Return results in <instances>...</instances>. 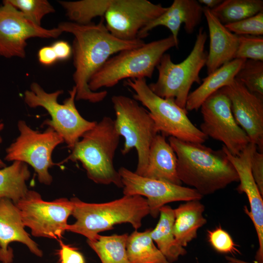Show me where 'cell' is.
Instances as JSON below:
<instances>
[{
	"label": "cell",
	"instance_id": "8fae6325",
	"mask_svg": "<svg viewBox=\"0 0 263 263\" xmlns=\"http://www.w3.org/2000/svg\"><path fill=\"white\" fill-rule=\"evenodd\" d=\"M15 205L24 225L30 229L33 236L58 240L67 230L68 219L73 209L71 200L61 198L47 201L38 192L30 190Z\"/></svg>",
	"mask_w": 263,
	"mask_h": 263
},
{
	"label": "cell",
	"instance_id": "4dcf8cb0",
	"mask_svg": "<svg viewBox=\"0 0 263 263\" xmlns=\"http://www.w3.org/2000/svg\"><path fill=\"white\" fill-rule=\"evenodd\" d=\"M19 10L25 17L36 25L41 26L42 18L55 10L46 0H6Z\"/></svg>",
	"mask_w": 263,
	"mask_h": 263
},
{
	"label": "cell",
	"instance_id": "74e56055",
	"mask_svg": "<svg viewBox=\"0 0 263 263\" xmlns=\"http://www.w3.org/2000/svg\"><path fill=\"white\" fill-rule=\"evenodd\" d=\"M39 62L42 65L50 66L58 60L52 46H46L41 48L38 54Z\"/></svg>",
	"mask_w": 263,
	"mask_h": 263
},
{
	"label": "cell",
	"instance_id": "30bf717a",
	"mask_svg": "<svg viewBox=\"0 0 263 263\" xmlns=\"http://www.w3.org/2000/svg\"><path fill=\"white\" fill-rule=\"evenodd\" d=\"M19 134L6 150L4 160L20 161L31 166L39 182L50 185L53 177L49 169L55 164L52 155L55 149L64 142L63 138L50 127L43 132L31 129L22 120L18 122Z\"/></svg>",
	"mask_w": 263,
	"mask_h": 263
},
{
	"label": "cell",
	"instance_id": "f35d334b",
	"mask_svg": "<svg viewBox=\"0 0 263 263\" xmlns=\"http://www.w3.org/2000/svg\"><path fill=\"white\" fill-rule=\"evenodd\" d=\"M198 2L204 5V7L211 10L219 5L223 0H199Z\"/></svg>",
	"mask_w": 263,
	"mask_h": 263
},
{
	"label": "cell",
	"instance_id": "836d02e7",
	"mask_svg": "<svg viewBox=\"0 0 263 263\" xmlns=\"http://www.w3.org/2000/svg\"><path fill=\"white\" fill-rule=\"evenodd\" d=\"M225 26L230 32L238 36H262L263 35V12Z\"/></svg>",
	"mask_w": 263,
	"mask_h": 263
},
{
	"label": "cell",
	"instance_id": "7402d4cb",
	"mask_svg": "<svg viewBox=\"0 0 263 263\" xmlns=\"http://www.w3.org/2000/svg\"><path fill=\"white\" fill-rule=\"evenodd\" d=\"M245 60L234 59L203 79L200 86L188 94L186 104V110H198L211 94L221 88L230 85Z\"/></svg>",
	"mask_w": 263,
	"mask_h": 263
},
{
	"label": "cell",
	"instance_id": "ab89813d",
	"mask_svg": "<svg viewBox=\"0 0 263 263\" xmlns=\"http://www.w3.org/2000/svg\"><path fill=\"white\" fill-rule=\"evenodd\" d=\"M4 128V124L1 120H0V132ZM2 139L0 135V145L2 143ZM6 166V164L3 162V161L0 158V169L3 168Z\"/></svg>",
	"mask_w": 263,
	"mask_h": 263
},
{
	"label": "cell",
	"instance_id": "484cf974",
	"mask_svg": "<svg viewBox=\"0 0 263 263\" xmlns=\"http://www.w3.org/2000/svg\"><path fill=\"white\" fill-rule=\"evenodd\" d=\"M150 231L135 230L128 236L126 252L129 263H169L154 244Z\"/></svg>",
	"mask_w": 263,
	"mask_h": 263
},
{
	"label": "cell",
	"instance_id": "ac0fdd59",
	"mask_svg": "<svg viewBox=\"0 0 263 263\" xmlns=\"http://www.w3.org/2000/svg\"><path fill=\"white\" fill-rule=\"evenodd\" d=\"M24 227L16 205L9 199L0 198V261L2 263H12L13 252L9 245L15 242L25 244L37 256L42 257V251L31 239Z\"/></svg>",
	"mask_w": 263,
	"mask_h": 263
},
{
	"label": "cell",
	"instance_id": "d4e9b609",
	"mask_svg": "<svg viewBox=\"0 0 263 263\" xmlns=\"http://www.w3.org/2000/svg\"><path fill=\"white\" fill-rule=\"evenodd\" d=\"M30 175L27 164L20 161L0 169V199L7 198L17 204L29 191L26 183Z\"/></svg>",
	"mask_w": 263,
	"mask_h": 263
},
{
	"label": "cell",
	"instance_id": "8d00e7d4",
	"mask_svg": "<svg viewBox=\"0 0 263 263\" xmlns=\"http://www.w3.org/2000/svg\"><path fill=\"white\" fill-rule=\"evenodd\" d=\"M51 46L58 60H66L69 59L72 54V48L66 41L58 40Z\"/></svg>",
	"mask_w": 263,
	"mask_h": 263
},
{
	"label": "cell",
	"instance_id": "44dd1931",
	"mask_svg": "<svg viewBox=\"0 0 263 263\" xmlns=\"http://www.w3.org/2000/svg\"><path fill=\"white\" fill-rule=\"evenodd\" d=\"M177 165L176 155L166 136L158 133L150 146L148 165L143 176L181 185Z\"/></svg>",
	"mask_w": 263,
	"mask_h": 263
},
{
	"label": "cell",
	"instance_id": "8992f818",
	"mask_svg": "<svg viewBox=\"0 0 263 263\" xmlns=\"http://www.w3.org/2000/svg\"><path fill=\"white\" fill-rule=\"evenodd\" d=\"M207 38L204 28L200 27L191 51L179 63H174L170 55L165 53L156 67L158 72L156 81L148 84L152 92L162 98L173 100L180 107L186 109L192 85L194 83L201 84L200 73L207 58L205 50Z\"/></svg>",
	"mask_w": 263,
	"mask_h": 263
},
{
	"label": "cell",
	"instance_id": "7c38bea8",
	"mask_svg": "<svg viewBox=\"0 0 263 263\" xmlns=\"http://www.w3.org/2000/svg\"><path fill=\"white\" fill-rule=\"evenodd\" d=\"M203 122L200 130L208 138L220 141L233 155H238L251 143L233 115L227 96L220 89L200 107Z\"/></svg>",
	"mask_w": 263,
	"mask_h": 263
},
{
	"label": "cell",
	"instance_id": "ffe728a7",
	"mask_svg": "<svg viewBox=\"0 0 263 263\" xmlns=\"http://www.w3.org/2000/svg\"><path fill=\"white\" fill-rule=\"evenodd\" d=\"M203 12L209 31V47L205 65L209 75L235 59L238 36L230 32L210 9L203 6Z\"/></svg>",
	"mask_w": 263,
	"mask_h": 263
},
{
	"label": "cell",
	"instance_id": "2e32d148",
	"mask_svg": "<svg viewBox=\"0 0 263 263\" xmlns=\"http://www.w3.org/2000/svg\"><path fill=\"white\" fill-rule=\"evenodd\" d=\"M223 150L234 166L240 184L236 189L244 193L248 199L250 209L244 207V211L252 221L257 235L259 248L255 255L257 262L263 263V200L254 180L251 169V160L257 146L250 143L238 155L231 154L223 145Z\"/></svg>",
	"mask_w": 263,
	"mask_h": 263
},
{
	"label": "cell",
	"instance_id": "b9f144b4",
	"mask_svg": "<svg viewBox=\"0 0 263 263\" xmlns=\"http://www.w3.org/2000/svg\"><path fill=\"white\" fill-rule=\"evenodd\" d=\"M228 262L227 263H238L236 262L231 261V260H227Z\"/></svg>",
	"mask_w": 263,
	"mask_h": 263
},
{
	"label": "cell",
	"instance_id": "e575fe53",
	"mask_svg": "<svg viewBox=\"0 0 263 263\" xmlns=\"http://www.w3.org/2000/svg\"><path fill=\"white\" fill-rule=\"evenodd\" d=\"M60 248L57 251L59 263H86L85 258L78 249L65 244L59 240Z\"/></svg>",
	"mask_w": 263,
	"mask_h": 263
},
{
	"label": "cell",
	"instance_id": "1f68e13d",
	"mask_svg": "<svg viewBox=\"0 0 263 263\" xmlns=\"http://www.w3.org/2000/svg\"><path fill=\"white\" fill-rule=\"evenodd\" d=\"M235 59L263 61V37L238 36V46Z\"/></svg>",
	"mask_w": 263,
	"mask_h": 263
},
{
	"label": "cell",
	"instance_id": "6da1fadb",
	"mask_svg": "<svg viewBox=\"0 0 263 263\" xmlns=\"http://www.w3.org/2000/svg\"><path fill=\"white\" fill-rule=\"evenodd\" d=\"M101 18L97 23L79 24L62 22L58 28L62 32L73 35L72 46L74 65L73 80L76 88V100H85L93 103L103 101L107 91L93 92L89 88L91 77L112 56L120 51L144 45L143 39L126 41L113 36L107 30Z\"/></svg>",
	"mask_w": 263,
	"mask_h": 263
},
{
	"label": "cell",
	"instance_id": "ba28073f",
	"mask_svg": "<svg viewBox=\"0 0 263 263\" xmlns=\"http://www.w3.org/2000/svg\"><path fill=\"white\" fill-rule=\"evenodd\" d=\"M112 102L115 113L116 130L125 139L122 154L126 155L133 148L136 149L138 162L134 172L143 176L150 146L158 133L154 122L149 112L134 98L114 95Z\"/></svg>",
	"mask_w": 263,
	"mask_h": 263
},
{
	"label": "cell",
	"instance_id": "f546056e",
	"mask_svg": "<svg viewBox=\"0 0 263 263\" xmlns=\"http://www.w3.org/2000/svg\"><path fill=\"white\" fill-rule=\"evenodd\" d=\"M235 78L249 91L263 98V61L246 60Z\"/></svg>",
	"mask_w": 263,
	"mask_h": 263
},
{
	"label": "cell",
	"instance_id": "9c48e42d",
	"mask_svg": "<svg viewBox=\"0 0 263 263\" xmlns=\"http://www.w3.org/2000/svg\"><path fill=\"white\" fill-rule=\"evenodd\" d=\"M69 96L62 103L58 102V96L62 90L47 93L36 82L32 83L29 90L24 93V100L30 108L41 107L45 109L51 117L43 124L53 129L63 139L67 147L72 149L82 135L93 128L96 122L84 118L76 109V88L69 92Z\"/></svg>",
	"mask_w": 263,
	"mask_h": 263
},
{
	"label": "cell",
	"instance_id": "9a60e30c",
	"mask_svg": "<svg viewBox=\"0 0 263 263\" xmlns=\"http://www.w3.org/2000/svg\"><path fill=\"white\" fill-rule=\"evenodd\" d=\"M147 0H112L103 19L106 27L114 37L135 40L139 32L167 9Z\"/></svg>",
	"mask_w": 263,
	"mask_h": 263
},
{
	"label": "cell",
	"instance_id": "3957f363",
	"mask_svg": "<svg viewBox=\"0 0 263 263\" xmlns=\"http://www.w3.org/2000/svg\"><path fill=\"white\" fill-rule=\"evenodd\" d=\"M70 200L75 221L69 224L67 231L83 235L87 240H94L100 232L113 229L117 224L129 223L137 230L150 214L146 199L137 195H124L103 203H86L76 197Z\"/></svg>",
	"mask_w": 263,
	"mask_h": 263
},
{
	"label": "cell",
	"instance_id": "e0dca14e",
	"mask_svg": "<svg viewBox=\"0 0 263 263\" xmlns=\"http://www.w3.org/2000/svg\"><path fill=\"white\" fill-rule=\"evenodd\" d=\"M228 97L232 112L238 124L260 152L263 150V98L252 93L235 78L220 89Z\"/></svg>",
	"mask_w": 263,
	"mask_h": 263
},
{
	"label": "cell",
	"instance_id": "52a82bcc",
	"mask_svg": "<svg viewBox=\"0 0 263 263\" xmlns=\"http://www.w3.org/2000/svg\"><path fill=\"white\" fill-rule=\"evenodd\" d=\"M125 85L134 92L133 98L148 109L158 132L169 137L203 144L208 137L189 120L188 111L171 99L162 98L150 89L145 78L128 79Z\"/></svg>",
	"mask_w": 263,
	"mask_h": 263
},
{
	"label": "cell",
	"instance_id": "d590c367",
	"mask_svg": "<svg viewBox=\"0 0 263 263\" xmlns=\"http://www.w3.org/2000/svg\"><path fill=\"white\" fill-rule=\"evenodd\" d=\"M251 169L257 187L263 196V153L257 150L251 158Z\"/></svg>",
	"mask_w": 263,
	"mask_h": 263
},
{
	"label": "cell",
	"instance_id": "83f0119b",
	"mask_svg": "<svg viewBox=\"0 0 263 263\" xmlns=\"http://www.w3.org/2000/svg\"><path fill=\"white\" fill-rule=\"evenodd\" d=\"M224 25L263 12V0H225L210 10Z\"/></svg>",
	"mask_w": 263,
	"mask_h": 263
},
{
	"label": "cell",
	"instance_id": "d6a6232c",
	"mask_svg": "<svg viewBox=\"0 0 263 263\" xmlns=\"http://www.w3.org/2000/svg\"><path fill=\"white\" fill-rule=\"evenodd\" d=\"M207 238L213 248L220 253L232 255L240 253L238 245L221 226L207 230Z\"/></svg>",
	"mask_w": 263,
	"mask_h": 263
},
{
	"label": "cell",
	"instance_id": "7bdbcfd3",
	"mask_svg": "<svg viewBox=\"0 0 263 263\" xmlns=\"http://www.w3.org/2000/svg\"></svg>",
	"mask_w": 263,
	"mask_h": 263
},
{
	"label": "cell",
	"instance_id": "4fadbf2b",
	"mask_svg": "<svg viewBox=\"0 0 263 263\" xmlns=\"http://www.w3.org/2000/svg\"><path fill=\"white\" fill-rule=\"evenodd\" d=\"M122 181L124 195H140L145 197L154 218L160 208L167 204L201 200L203 196L190 187H183L164 181L139 175L125 167L118 170Z\"/></svg>",
	"mask_w": 263,
	"mask_h": 263
},
{
	"label": "cell",
	"instance_id": "5b68a950",
	"mask_svg": "<svg viewBox=\"0 0 263 263\" xmlns=\"http://www.w3.org/2000/svg\"><path fill=\"white\" fill-rule=\"evenodd\" d=\"M178 48L171 35L119 52L110 57L91 77L89 88L97 92L102 88H111L122 80L151 78L162 56L170 49Z\"/></svg>",
	"mask_w": 263,
	"mask_h": 263
},
{
	"label": "cell",
	"instance_id": "cb8c5ba5",
	"mask_svg": "<svg viewBox=\"0 0 263 263\" xmlns=\"http://www.w3.org/2000/svg\"><path fill=\"white\" fill-rule=\"evenodd\" d=\"M159 215L156 226L151 229L150 236L169 263H172L187 251L177 242L174 235V209L165 205L160 208Z\"/></svg>",
	"mask_w": 263,
	"mask_h": 263
},
{
	"label": "cell",
	"instance_id": "7a4b0ae2",
	"mask_svg": "<svg viewBox=\"0 0 263 263\" xmlns=\"http://www.w3.org/2000/svg\"><path fill=\"white\" fill-rule=\"evenodd\" d=\"M177 158V175L182 183L202 196L212 194L239 182L238 174L222 149L214 150L201 143L169 137Z\"/></svg>",
	"mask_w": 263,
	"mask_h": 263
},
{
	"label": "cell",
	"instance_id": "5bb4252c",
	"mask_svg": "<svg viewBox=\"0 0 263 263\" xmlns=\"http://www.w3.org/2000/svg\"><path fill=\"white\" fill-rule=\"evenodd\" d=\"M0 6V56H25L27 40L32 38H56L63 32L58 27L47 29L26 19L7 1Z\"/></svg>",
	"mask_w": 263,
	"mask_h": 263
},
{
	"label": "cell",
	"instance_id": "277c9868",
	"mask_svg": "<svg viewBox=\"0 0 263 263\" xmlns=\"http://www.w3.org/2000/svg\"><path fill=\"white\" fill-rule=\"evenodd\" d=\"M120 136L114 120L104 116L82 135L63 162L79 161L94 182L123 188L120 175L113 165Z\"/></svg>",
	"mask_w": 263,
	"mask_h": 263
},
{
	"label": "cell",
	"instance_id": "d6986e66",
	"mask_svg": "<svg viewBox=\"0 0 263 263\" xmlns=\"http://www.w3.org/2000/svg\"><path fill=\"white\" fill-rule=\"evenodd\" d=\"M203 6L196 0H174L167 10L139 32L137 38L143 39L154 28L163 26L169 29L179 45L178 34L182 24L187 33L192 34L201 21Z\"/></svg>",
	"mask_w": 263,
	"mask_h": 263
},
{
	"label": "cell",
	"instance_id": "60d3db41",
	"mask_svg": "<svg viewBox=\"0 0 263 263\" xmlns=\"http://www.w3.org/2000/svg\"><path fill=\"white\" fill-rule=\"evenodd\" d=\"M225 259L227 261L231 260L238 263H251L246 262L235 258L234 257H229V256L225 257ZM256 263H259L257 262Z\"/></svg>",
	"mask_w": 263,
	"mask_h": 263
},
{
	"label": "cell",
	"instance_id": "603a6c76",
	"mask_svg": "<svg viewBox=\"0 0 263 263\" xmlns=\"http://www.w3.org/2000/svg\"><path fill=\"white\" fill-rule=\"evenodd\" d=\"M204 211L205 206L200 200L185 202L174 209L173 233L182 246L186 247L195 239L198 230L207 223Z\"/></svg>",
	"mask_w": 263,
	"mask_h": 263
},
{
	"label": "cell",
	"instance_id": "f1b7e54d",
	"mask_svg": "<svg viewBox=\"0 0 263 263\" xmlns=\"http://www.w3.org/2000/svg\"><path fill=\"white\" fill-rule=\"evenodd\" d=\"M112 0H81L75 1H60L66 15L72 22L88 24L97 17L103 18Z\"/></svg>",
	"mask_w": 263,
	"mask_h": 263
},
{
	"label": "cell",
	"instance_id": "4316f807",
	"mask_svg": "<svg viewBox=\"0 0 263 263\" xmlns=\"http://www.w3.org/2000/svg\"><path fill=\"white\" fill-rule=\"evenodd\" d=\"M128 234L110 236L98 235L93 240H87L102 263H129L126 252Z\"/></svg>",
	"mask_w": 263,
	"mask_h": 263
}]
</instances>
